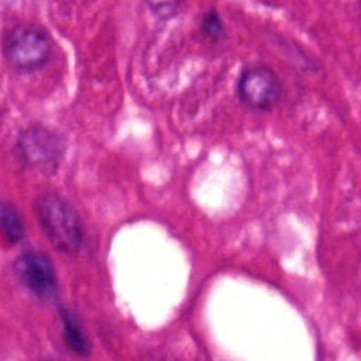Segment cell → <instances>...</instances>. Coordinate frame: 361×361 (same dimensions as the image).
<instances>
[{"instance_id": "cell-1", "label": "cell", "mask_w": 361, "mask_h": 361, "mask_svg": "<svg viewBox=\"0 0 361 361\" xmlns=\"http://www.w3.org/2000/svg\"><path fill=\"white\" fill-rule=\"evenodd\" d=\"M38 220L49 243L61 252H76L83 241V227L72 206L59 195L47 192L35 202Z\"/></svg>"}, {"instance_id": "cell-2", "label": "cell", "mask_w": 361, "mask_h": 361, "mask_svg": "<svg viewBox=\"0 0 361 361\" xmlns=\"http://www.w3.org/2000/svg\"><path fill=\"white\" fill-rule=\"evenodd\" d=\"M48 34L32 24H20L11 28L3 42V54L10 66L28 72L45 65L51 55Z\"/></svg>"}, {"instance_id": "cell-3", "label": "cell", "mask_w": 361, "mask_h": 361, "mask_svg": "<svg viewBox=\"0 0 361 361\" xmlns=\"http://www.w3.org/2000/svg\"><path fill=\"white\" fill-rule=\"evenodd\" d=\"M20 155L32 166L41 171H55L65 152L63 138L42 126L27 128L17 141Z\"/></svg>"}, {"instance_id": "cell-4", "label": "cell", "mask_w": 361, "mask_h": 361, "mask_svg": "<svg viewBox=\"0 0 361 361\" xmlns=\"http://www.w3.org/2000/svg\"><path fill=\"white\" fill-rule=\"evenodd\" d=\"M281 90V83L276 75L265 66L248 68L238 82V94L241 100L252 109H271L278 102Z\"/></svg>"}, {"instance_id": "cell-5", "label": "cell", "mask_w": 361, "mask_h": 361, "mask_svg": "<svg viewBox=\"0 0 361 361\" xmlns=\"http://www.w3.org/2000/svg\"><path fill=\"white\" fill-rule=\"evenodd\" d=\"M18 279L37 296L49 299L56 293V276L47 255L38 251H27L14 262Z\"/></svg>"}, {"instance_id": "cell-6", "label": "cell", "mask_w": 361, "mask_h": 361, "mask_svg": "<svg viewBox=\"0 0 361 361\" xmlns=\"http://www.w3.org/2000/svg\"><path fill=\"white\" fill-rule=\"evenodd\" d=\"M62 326H63V338L68 347L79 355H87L90 351L89 340L86 338L82 327L76 322V319L68 313H62Z\"/></svg>"}, {"instance_id": "cell-7", "label": "cell", "mask_w": 361, "mask_h": 361, "mask_svg": "<svg viewBox=\"0 0 361 361\" xmlns=\"http://www.w3.org/2000/svg\"><path fill=\"white\" fill-rule=\"evenodd\" d=\"M0 230L11 243H17L24 237V226L20 213L8 202H0Z\"/></svg>"}, {"instance_id": "cell-8", "label": "cell", "mask_w": 361, "mask_h": 361, "mask_svg": "<svg viewBox=\"0 0 361 361\" xmlns=\"http://www.w3.org/2000/svg\"><path fill=\"white\" fill-rule=\"evenodd\" d=\"M203 30L207 35L212 37H219L223 32V25L219 18V16L214 11H210L204 16L203 18Z\"/></svg>"}]
</instances>
